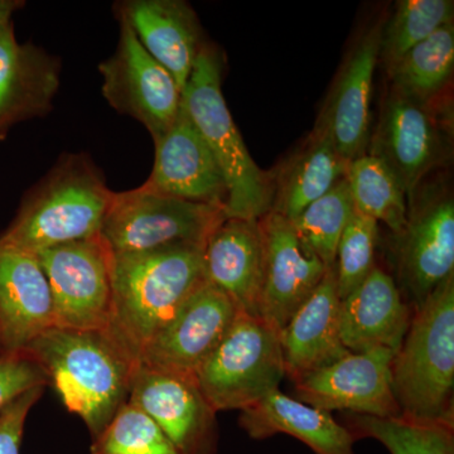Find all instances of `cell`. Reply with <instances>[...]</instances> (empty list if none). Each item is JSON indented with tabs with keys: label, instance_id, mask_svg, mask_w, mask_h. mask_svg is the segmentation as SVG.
Masks as SVG:
<instances>
[{
	"label": "cell",
	"instance_id": "obj_1",
	"mask_svg": "<svg viewBox=\"0 0 454 454\" xmlns=\"http://www.w3.org/2000/svg\"><path fill=\"white\" fill-rule=\"evenodd\" d=\"M202 244L113 253L112 313L106 331L138 364L140 352L207 282Z\"/></svg>",
	"mask_w": 454,
	"mask_h": 454
},
{
	"label": "cell",
	"instance_id": "obj_2",
	"mask_svg": "<svg viewBox=\"0 0 454 454\" xmlns=\"http://www.w3.org/2000/svg\"><path fill=\"white\" fill-rule=\"evenodd\" d=\"M43 367L66 408L98 437L129 400L138 364L106 330L53 327L25 348Z\"/></svg>",
	"mask_w": 454,
	"mask_h": 454
},
{
	"label": "cell",
	"instance_id": "obj_3",
	"mask_svg": "<svg viewBox=\"0 0 454 454\" xmlns=\"http://www.w3.org/2000/svg\"><path fill=\"white\" fill-rule=\"evenodd\" d=\"M114 192L85 155L61 158L26 199L0 245L38 254L101 234Z\"/></svg>",
	"mask_w": 454,
	"mask_h": 454
},
{
	"label": "cell",
	"instance_id": "obj_4",
	"mask_svg": "<svg viewBox=\"0 0 454 454\" xmlns=\"http://www.w3.org/2000/svg\"><path fill=\"white\" fill-rule=\"evenodd\" d=\"M223 56L205 43L182 92V106L219 164L227 188V217L260 220L271 211L274 176L260 169L226 106Z\"/></svg>",
	"mask_w": 454,
	"mask_h": 454
},
{
	"label": "cell",
	"instance_id": "obj_5",
	"mask_svg": "<svg viewBox=\"0 0 454 454\" xmlns=\"http://www.w3.org/2000/svg\"><path fill=\"white\" fill-rule=\"evenodd\" d=\"M391 382L402 414L454 419V276L414 310L394 355Z\"/></svg>",
	"mask_w": 454,
	"mask_h": 454
},
{
	"label": "cell",
	"instance_id": "obj_6",
	"mask_svg": "<svg viewBox=\"0 0 454 454\" xmlns=\"http://www.w3.org/2000/svg\"><path fill=\"white\" fill-rule=\"evenodd\" d=\"M286 376L279 333L260 317L239 312L229 333L196 373L216 413L244 411L279 390Z\"/></svg>",
	"mask_w": 454,
	"mask_h": 454
},
{
	"label": "cell",
	"instance_id": "obj_7",
	"mask_svg": "<svg viewBox=\"0 0 454 454\" xmlns=\"http://www.w3.org/2000/svg\"><path fill=\"white\" fill-rule=\"evenodd\" d=\"M227 219L225 208L186 201L145 186L114 192L101 236L114 254L205 245Z\"/></svg>",
	"mask_w": 454,
	"mask_h": 454
},
{
	"label": "cell",
	"instance_id": "obj_8",
	"mask_svg": "<svg viewBox=\"0 0 454 454\" xmlns=\"http://www.w3.org/2000/svg\"><path fill=\"white\" fill-rule=\"evenodd\" d=\"M441 101H419L390 89L370 137L367 154L387 164L404 188L408 203L448 155V122Z\"/></svg>",
	"mask_w": 454,
	"mask_h": 454
},
{
	"label": "cell",
	"instance_id": "obj_9",
	"mask_svg": "<svg viewBox=\"0 0 454 454\" xmlns=\"http://www.w3.org/2000/svg\"><path fill=\"white\" fill-rule=\"evenodd\" d=\"M52 295L55 327L106 330L112 313L113 252L103 236L35 254Z\"/></svg>",
	"mask_w": 454,
	"mask_h": 454
},
{
	"label": "cell",
	"instance_id": "obj_10",
	"mask_svg": "<svg viewBox=\"0 0 454 454\" xmlns=\"http://www.w3.org/2000/svg\"><path fill=\"white\" fill-rule=\"evenodd\" d=\"M397 238V277L414 310L454 276V200L450 188L420 186ZM400 289V292H402Z\"/></svg>",
	"mask_w": 454,
	"mask_h": 454
},
{
	"label": "cell",
	"instance_id": "obj_11",
	"mask_svg": "<svg viewBox=\"0 0 454 454\" xmlns=\"http://www.w3.org/2000/svg\"><path fill=\"white\" fill-rule=\"evenodd\" d=\"M121 22L115 53L98 66L103 95L116 112L145 125L157 140L168 131L182 106V90L149 55L127 23Z\"/></svg>",
	"mask_w": 454,
	"mask_h": 454
},
{
	"label": "cell",
	"instance_id": "obj_12",
	"mask_svg": "<svg viewBox=\"0 0 454 454\" xmlns=\"http://www.w3.org/2000/svg\"><path fill=\"white\" fill-rule=\"evenodd\" d=\"M239 312L225 293L203 283L149 340L138 365L196 380L197 372L229 333Z\"/></svg>",
	"mask_w": 454,
	"mask_h": 454
},
{
	"label": "cell",
	"instance_id": "obj_13",
	"mask_svg": "<svg viewBox=\"0 0 454 454\" xmlns=\"http://www.w3.org/2000/svg\"><path fill=\"white\" fill-rule=\"evenodd\" d=\"M394 352H348L340 360L294 382L295 395L321 411L391 418L402 414L391 382Z\"/></svg>",
	"mask_w": 454,
	"mask_h": 454
},
{
	"label": "cell",
	"instance_id": "obj_14",
	"mask_svg": "<svg viewBox=\"0 0 454 454\" xmlns=\"http://www.w3.org/2000/svg\"><path fill=\"white\" fill-rule=\"evenodd\" d=\"M129 402L138 406L181 454H216L219 427L195 379L137 367Z\"/></svg>",
	"mask_w": 454,
	"mask_h": 454
},
{
	"label": "cell",
	"instance_id": "obj_15",
	"mask_svg": "<svg viewBox=\"0 0 454 454\" xmlns=\"http://www.w3.org/2000/svg\"><path fill=\"white\" fill-rule=\"evenodd\" d=\"M265 244V282L260 318L280 333L306 303L328 268L277 212L259 220Z\"/></svg>",
	"mask_w": 454,
	"mask_h": 454
},
{
	"label": "cell",
	"instance_id": "obj_16",
	"mask_svg": "<svg viewBox=\"0 0 454 454\" xmlns=\"http://www.w3.org/2000/svg\"><path fill=\"white\" fill-rule=\"evenodd\" d=\"M382 23L367 29L349 51L317 124L351 162L367 153L372 137L373 74L380 61Z\"/></svg>",
	"mask_w": 454,
	"mask_h": 454
},
{
	"label": "cell",
	"instance_id": "obj_17",
	"mask_svg": "<svg viewBox=\"0 0 454 454\" xmlns=\"http://www.w3.org/2000/svg\"><path fill=\"white\" fill-rule=\"evenodd\" d=\"M153 170L143 186L186 201L225 208L227 188L219 164L184 110L154 140Z\"/></svg>",
	"mask_w": 454,
	"mask_h": 454
},
{
	"label": "cell",
	"instance_id": "obj_18",
	"mask_svg": "<svg viewBox=\"0 0 454 454\" xmlns=\"http://www.w3.org/2000/svg\"><path fill=\"white\" fill-rule=\"evenodd\" d=\"M115 13L184 92L206 43L192 7L182 0H128L115 5Z\"/></svg>",
	"mask_w": 454,
	"mask_h": 454
},
{
	"label": "cell",
	"instance_id": "obj_19",
	"mask_svg": "<svg viewBox=\"0 0 454 454\" xmlns=\"http://www.w3.org/2000/svg\"><path fill=\"white\" fill-rule=\"evenodd\" d=\"M206 279L247 315L260 317L265 282V244L259 220L227 217L203 250Z\"/></svg>",
	"mask_w": 454,
	"mask_h": 454
},
{
	"label": "cell",
	"instance_id": "obj_20",
	"mask_svg": "<svg viewBox=\"0 0 454 454\" xmlns=\"http://www.w3.org/2000/svg\"><path fill=\"white\" fill-rule=\"evenodd\" d=\"M53 325L52 295L37 255L0 245V340L5 354L22 351Z\"/></svg>",
	"mask_w": 454,
	"mask_h": 454
},
{
	"label": "cell",
	"instance_id": "obj_21",
	"mask_svg": "<svg viewBox=\"0 0 454 454\" xmlns=\"http://www.w3.org/2000/svg\"><path fill=\"white\" fill-rule=\"evenodd\" d=\"M411 319L395 280L375 265L365 282L340 301V340L349 352L387 348L396 354Z\"/></svg>",
	"mask_w": 454,
	"mask_h": 454
},
{
	"label": "cell",
	"instance_id": "obj_22",
	"mask_svg": "<svg viewBox=\"0 0 454 454\" xmlns=\"http://www.w3.org/2000/svg\"><path fill=\"white\" fill-rule=\"evenodd\" d=\"M340 309L333 267L279 333L286 376L293 382L348 354L340 340Z\"/></svg>",
	"mask_w": 454,
	"mask_h": 454
},
{
	"label": "cell",
	"instance_id": "obj_23",
	"mask_svg": "<svg viewBox=\"0 0 454 454\" xmlns=\"http://www.w3.org/2000/svg\"><path fill=\"white\" fill-rule=\"evenodd\" d=\"M59 86V65L33 44L18 43L13 25L0 33V125L46 115Z\"/></svg>",
	"mask_w": 454,
	"mask_h": 454
},
{
	"label": "cell",
	"instance_id": "obj_24",
	"mask_svg": "<svg viewBox=\"0 0 454 454\" xmlns=\"http://www.w3.org/2000/svg\"><path fill=\"white\" fill-rule=\"evenodd\" d=\"M239 424L256 441L286 434L300 439L315 454H356V439L331 413L279 390L241 411Z\"/></svg>",
	"mask_w": 454,
	"mask_h": 454
},
{
	"label": "cell",
	"instance_id": "obj_25",
	"mask_svg": "<svg viewBox=\"0 0 454 454\" xmlns=\"http://www.w3.org/2000/svg\"><path fill=\"white\" fill-rule=\"evenodd\" d=\"M348 162L340 157L330 134L316 125L306 145L274 176L271 211L294 220L301 211L346 178Z\"/></svg>",
	"mask_w": 454,
	"mask_h": 454
},
{
	"label": "cell",
	"instance_id": "obj_26",
	"mask_svg": "<svg viewBox=\"0 0 454 454\" xmlns=\"http://www.w3.org/2000/svg\"><path fill=\"white\" fill-rule=\"evenodd\" d=\"M454 70V25L444 26L387 68L390 89L419 101H437Z\"/></svg>",
	"mask_w": 454,
	"mask_h": 454
},
{
	"label": "cell",
	"instance_id": "obj_27",
	"mask_svg": "<svg viewBox=\"0 0 454 454\" xmlns=\"http://www.w3.org/2000/svg\"><path fill=\"white\" fill-rule=\"evenodd\" d=\"M453 420L348 414L345 427L356 441L375 439L390 454H454Z\"/></svg>",
	"mask_w": 454,
	"mask_h": 454
},
{
	"label": "cell",
	"instance_id": "obj_28",
	"mask_svg": "<svg viewBox=\"0 0 454 454\" xmlns=\"http://www.w3.org/2000/svg\"><path fill=\"white\" fill-rule=\"evenodd\" d=\"M346 181L355 210L385 223L395 236L403 231L408 217V199L387 164L366 153L348 163Z\"/></svg>",
	"mask_w": 454,
	"mask_h": 454
},
{
	"label": "cell",
	"instance_id": "obj_29",
	"mask_svg": "<svg viewBox=\"0 0 454 454\" xmlns=\"http://www.w3.org/2000/svg\"><path fill=\"white\" fill-rule=\"evenodd\" d=\"M453 20V0H400L389 22L382 26V64L387 70L408 51Z\"/></svg>",
	"mask_w": 454,
	"mask_h": 454
},
{
	"label": "cell",
	"instance_id": "obj_30",
	"mask_svg": "<svg viewBox=\"0 0 454 454\" xmlns=\"http://www.w3.org/2000/svg\"><path fill=\"white\" fill-rule=\"evenodd\" d=\"M354 212L345 178L330 192L310 203L291 223L301 240L330 269L334 267L340 236Z\"/></svg>",
	"mask_w": 454,
	"mask_h": 454
},
{
	"label": "cell",
	"instance_id": "obj_31",
	"mask_svg": "<svg viewBox=\"0 0 454 454\" xmlns=\"http://www.w3.org/2000/svg\"><path fill=\"white\" fill-rule=\"evenodd\" d=\"M91 454H181L138 406L128 400L98 437Z\"/></svg>",
	"mask_w": 454,
	"mask_h": 454
},
{
	"label": "cell",
	"instance_id": "obj_32",
	"mask_svg": "<svg viewBox=\"0 0 454 454\" xmlns=\"http://www.w3.org/2000/svg\"><path fill=\"white\" fill-rule=\"evenodd\" d=\"M379 223L355 210L340 236L334 273L340 300L361 286L375 268Z\"/></svg>",
	"mask_w": 454,
	"mask_h": 454
},
{
	"label": "cell",
	"instance_id": "obj_33",
	"mask_svg": "<svg viewBox=\"0 0 454 454\" xmlns=\"http://www.w3.org/2000/svg\"><path fill=\"white\" fill-rule=\"evenodd\" d=\"M49 385V375L26 349L0 356V411L27 390Z\"/></svg>",
	"mask_w": 454,
	"mask_h": 454
},
{
	"label": "cell",
	"instance_id": "obj_34",
	"mask_svg": "<svg viewBox=\"0 0 454 454\" xmlns=\"http://www.w3.org/2000/svg\"><path fill=\"white\" fill-rule=\"evenodd\" d=\"M46 387H35L16 397L0 411V454H20L29 411Z\"/></svg>",
	"mask_w": 454,
	"mask_h": 454
},
{
	"label": "cell",
	"instance_id": "obj_35",
	"mask_svg": "<svg viewBox=\"0 0 454 454\" xmlns=\"http://www.w3.org/2000/svg\"><path fill=\"white\" fill-rule=\"evenodd\" d=\"M23 5H25V2H20V0H0V33L13 25L12 17Z\"/></svg>",
	"mask_w": 454,
	"mask_h": 454
},
{
	"label": "cell",
	"instance_id": "obj_36",
	"mask_svg": "<svg viewBox=\"0 0 454 454\" xmlns=\"http://www.w3.org/2000/svg\"><path fill=\"white\" fill-rule=\"evenodd\" d=\"M5 136H7V130L0 125V140L4 139Z\"/></svg>",
	"mask_w": 454,
	"mask_h": 454
},
{
	"label": "cell",
	"instance_id": "obj_37",
	"mask_svg": "<svg viewBox=\"0 0 454 454\" xmlns=\"http://www.w3.org/2000/svg\"><path fill=\"white\" fill-rule=\"evenodd\" d=\"M4 354V348H3L2 340H0V356H3Z\"/></svg>",
	"mask_w": 454,
	"mask_h": 454
}]
</instances>
